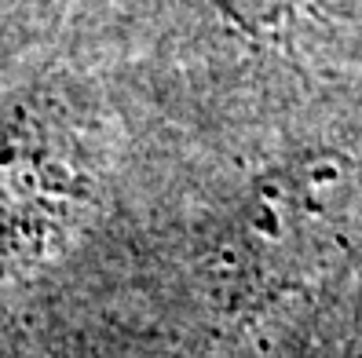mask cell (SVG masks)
I'll use <instances>...</instances> for the list:
<instances>
[{"instance_id": "1", "label": "cell", "mask_w": 362, "mask_h": 358, "mask_svg": "<svg viewBox=\"0 0 362 358\" xmlns=\"http://www.w3.org/2000/svg\"><path fill=\"white\" fill-rule=\"evenodd\" d=\"M293 0H230V8L238 11L242 18H274L282 15Z\"/></svg>"}]
</instances>
